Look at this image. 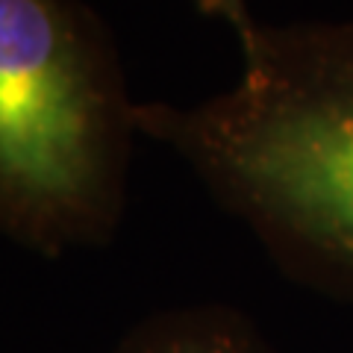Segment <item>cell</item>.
<instances>
[{"label":"cell","mask_w":353,"mask_h":353,"mask_svg":"<svg viewBox=\"0 0 353 353\" xmlns=\"http://www.w3.org/2000/svg\"><path fill=\"white\" fill-rule=\"evenodd\" d=\"M194 3H197V9H201L203 15L218 18V21H224V24H230V30L236 32L239 44L259 27L256 21L250 18L248 0H194Z\"/></svg>","instance_id":"277c9868"},{"label":"cell","mask_w":353,"mask_h":353,"mask_svg":"<svg viewBox=\"0 0 353 353\" xmlns=\"http://www.w3.org/2000/svg\"><path fill=\"white\" fill-rule=\"evenodd\" d=\"M118 353H265L241 315L221 306L183 309L141 324Z\"/></svg>","instance_id":"3957f363"},{"label":"cell","mask_w":353,"mask_h":353,"mask_svg":"<svg viewBox=\"0 0 353 353\" xmlns=\"http://www.w3.org/2000/svg\"><path fill=\"white\" fill-rule=\"evenodd\" d=\"M233 88L192 106L136 103L297 277L353 294V18L256 27Z\"/></svg>","instance_id":"6da1fadb"},{"label":"cell","mask_w":353,"mask_h":353,"mask_svg":"<svg viewBox=\"0 0 353 353\" xmlns=\"http://www.w3.org/2000/svg\"><path fill=\"white\" fill-rule=\"evenodd\" d=\"M136 103L85 0H0V233L101 245L124 203Z\"/></svg>","instance_id":"7a4b0ae2"}]
</instances>
